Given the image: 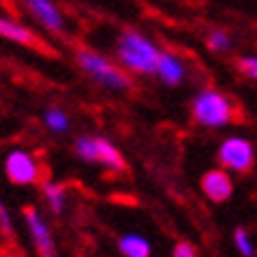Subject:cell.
Wrapping results in <instances>:
<instances>
[{
    "label": "cell",
    "instance_id": "7c38bea8",
    "mask_svg": "<svg viewBox=\"0 0 257 257\" xmlns=\"http://www.w3.org/2000/svg\"><path fill=\"white\" fill-rule=\"evenodd\" d=\"M43 198H45L47 208H50L52 215H62V212L66 210V198H69V191H66L64 184L47 179V182H43Z\"/></svg>",
    "mask_w": 257,
    "mask_h": 257
},
{
    "label": "cell",
    "instance_id": "7a4b0ae2",
    "mask_svg": "<svg viewBox=\"0 0 257 257\" xmlns=\"http://www.w3.org/2000/svg\"><path fill=\"white\" fill-rule=\"evenodd\" d=\"M76 62H78L80 71L85 76H90L97 85L106 87L111 92H127L133 87L130 76L118 64H113L111 59H106L104 55L94 52V50H87V47L78 50L76 52Z\"/></svg>",
    "mask_w": 257,
    "mask_h": 257
},
{
    "label": "cell",
    "instance_id": "9a60e30c",
    "mask_svg": "<svg viewBox=\"0 0 257 257\" xmlns=\"http://www.w3.org/2000/svg\"><path fill=\"white\" fill-rule=\"evenodd\" d=\"M208 47H210L212 52H226V50L231 47V38H229V33L212 31L210 36H208Z\"/></svg>",
    "mask_w": 257,
    "mask_h": 257
},
{
    "label": "cell",
    "instance_id": "e0dca14e",
    "mask_svg": "<svg viewBox=\"0 0 257 257\" xmlns=\"http://www.w3.org/2000/svg\"><path fill=\"white\" fill-rule=\"evenodd\" d=\"M0 234L8 236V238L15 236V222H12V215H10V210L5 208L3 201H0Z\"/></svg>",
    "mask_w": 257,
    "mask_h": 257
},
{
    "label": "cell",
    "instance_id": "ba28073f",
    "mask_svg": "<svg viewBox=\"0 0 257 257\" xmlns=\"http://www.w3.org/2000/svg\"><path fill=\"white\" fill-rule=\"evenodd\" d=\"M19 5H22L45 31L64 33L66 19H64V12L59 10V5H57L55 0H19Z\"/></svg>",
    "mask_w": 257,
    "mask_h": 257
},
{
    "label": "cell",
    "instance_id": "ffe728a7",
    "mask_svg": "<svg viewBox=\"0 0 257 257\" xmlns=\"http://www.w3.org/2000/svg\"><path fill=\"white\" fill-rule=\"evenodd\" d=\"M0 257H19L15 252V250H10V248H0Z\"/></svg>",
    "mask_w": 257,
    "mask_h": 257
},
{
    "label": "cell",
    "instance_id": "30bf717a",
    "mask_svg": "<svg viewBox=\"0 0 257 257\" xmlns=\"http://www.w3.org/2000/svg\"><path fill=\"white\" fill-rule=\"evenodd\" d=\"M156 76L161 78V83L175 87V85H179L182 80L187 78V64L182 62L175 52H170V50H161L158 66H156Z\"/></svg>",
    "mask_w": 257,
    "mask_h": 257
},
{
    "label": "cell",
    "instance_id": "2e32d148",
    "mask_svg": "<svg viewBox=\"0 0 257 257\" xmlns=\"http://www.w3.org/2000/svg\"><path fill=\"white\" fill-rule=\"evenodd\" d=\"M234 241H236V248L241 252L243 257H255V248H252V243H250V236L245 229H236L234 231Z\"/></svg>",
    "mask_w": 257,
    "mask_h": 257
},
{
    "label": "cell",
    "instance_id": "6da1fadb",
    "mask_svg": "<svg viewBox=\"0 0 257 257\" xmlns=\"http://www.w3.org/2000/svg\"><path fill=\"white\" fill-rule=\"evenodd\" d=\"M116 57L120 66L137 76H156L161 47L144 33L127 29L116 40Z\"/></svg>",
    "mask_w": 257,
    "mask_h": 257
},
{
    "label": "cell",
    "instance_id": "4fadbf2b",
    "mask_svg": "<svg viewBox=\"0 0 257 257\" xmlns=\"http://www.w3.org/2000/svg\"><path fill=\"white\" fill-rule=\"evenodd\" d=\"M118 250L123 257H151V243L140 234H125L118 241Z\"/></svg>",
    "mask_w": 257,
    "mask_h": 257
},
{
    "label": "cell",
    "instance_id": "8fae6325",
    "mask_svg": "<svg viewBox=\"0 0 257 257\" xmlns=\"http://www.w3.org/2000/svg\"><path fill=\"white\" fill-rule=\"evenodd\" d=\"M0 38L12 40L17 45H29V47L38 45L36 33H33L29 26H24V24L15 22V19H10V17H0Z\"/></svg>",
    "mask_w": 257,
    "mask_h": 257
},
{
    "label": "cell",
    "instance_id": "8992f818",
    "mask_svg": "<svg viewBox=\"0 0 257 257\" xmlns=\"http://www.w3.org/2000/svg\"><path fill=\"white\" fill-rule=\"evenodd\" d=\"M217 161L226 172H248L255 163V149L245 137H226L217 151Z\"/></svg>",
    "mask_w": 257,
    "mask_h": 257
},
{
    "label": "cell",
    "instance_id": "52a82bcc",
    "mask_svg": "<svg viewBox=\"0 0 257 257\" xmlns=\"http://www.w3.org/2000/svg\"><path fill=\"white\" fill-rule=\"evenodd\" d=\"M24 222H26V229H29V236H31L33 248H36L38 257H59L52 229H50L47 219L43 217V212L38 208L29 205L24 210Z\"/></svg>",
    "mask_w": 257,
    "mask_h": 257
},
{
    "label": "cell",
    "instance_id": "5b68a950",
    "mask_svg": "<svg viewBox=\"0 0 257 257\" xmlns=\"http://www.w3.org/2000/svg\"><path fill=\"white\" fill-rule=\"evenodd\" d=\"M3 170H5V177L17 184V187H31V184H38L40 177H43V170H40L38 158L33 156L29 149L15 147L10 149L5 158H3Z\"/></svg>",
    "mask_w": 257,
    "mask_h": 257
},
{
    "label": "cell",
    "instance_id": "9c48e42d",
    "mask_svg": "<svg viewBox=\"0 0 257 257\" xmlns=\"http://www.w3.org/2000/svg\"><path fill=\"white\" fill-rule=\"evenodd\" d=\"M201 189L212 203H224L234 194V182H231V175L226 170L212 168L201 177Z\"/></svg>",
    "mask_w": 257,
    "mask_h": 257
},
{
    "label": "cell",
    "instance_id": "277c9868",
    "mask_svg": "<svg viewBox=\"0 0 257 257\" xmlns=\"http://www.w3.org/2000/svg\"><path fill=\"white\" fill-rule=\"evenodd\" d=\"M73 151L80 161L85 163H99L109 170H125V161H123V154L118 151L109 140L104 137H97V135H80L76 144H73Z\"/></svg>",
    "mask_w": 257,
    "mask_h": 257
},
{
    "label": "cell",
    "instance_id": "3957f363",
    "mask_svg": "<svg viewBox=\"0 0 257 257\" xmlns=\"http://www.w3.org/2000/svg\"><path fill=\"white\" fill-rule=\"evenodd\" d=\"M191 111H194L196 123L203 125V127H224L236 116V106L231 104V99L219 90H212V87L201 90L196 94Z\"/></svg>",
    "mask_w": 257,
    "mask_h": 257
},
{
    "label": "cell",
    "instance_id": "d6986e66",
    "mask_svg": "<svg viewBox=\"0 0 257 257\" xmlns=\"http://www.w3.org/2000/svg\"><path fill=\"white\" fill-rule=\"evenodd\" d=\"M172 257H198V252H196V248L191 243L179 241L177 245H175V250H172Z\"/></svg>",
    "mask_w": 257,
    "mask_h": 257
},
{
    "label": "cell",
    "instance_id": "5bb4252c",
    "mask_svg": "<svg viewBox=\"0 0 257 257\" xmlns=\"http://www.w3.org/2000/svg\"><path fill=\"white\" fill-rule=\"evenodd\" d=\"M43 123H45V127L50 133L62 135L71 127V118H69V113L64 109H59V106H50V109L43 113Z\"/></svg>",
    "mask_w": 257,
    "mask_h": 257
},
{
    "label": "cell",
    "instance_id": "ac0fdd59",
    "mask_svg": "<svg viewBox=\"0 0 257 257\" xmlns=\"http://www.w3.org/2000/svg\"><path fill=\"white\" fill-rule=\"evenodd\" d=\"M238 69H241L243 76L257 80V57L255 55H248V57H241L238 59Z\"/></svg>",
    "mask_w": 257,
    "mask_h": 257
}]
</instances>
